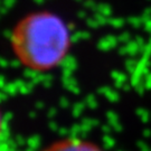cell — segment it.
<instances>
[{"instance_id": "obj_1", "label": "cell", "mask_w": 151, "mask_h": 151, "mask_svg": "<svg viewBox=\"0 0 151 151\" xmlns=\"http://www.w3.org/2000/svg\"><path fill=\"white\" fill-rule=\"evenodd\" d=\"M10 47L24 67L36 72L50 70L68 54L70 30L60 17L49 11L32 12L14 27Z\"/></svg>"}, {"instance_id": "obj_2", "label": "cell", "mask_w": 151, "mask_h": 151, "mask_svg": "<svg viewBox=\"0 0 151 151\" xmlns=\"http://www.w3.org/2000/svg\"><path fill=\"white\" fill-rule=\"evenodd\" d=\"M43 151H104L102 148L82 139L76 138H66L60 139L50 143L48 147H46Z\"/></svg>"}, {"instance_id": "obj_3", "label": "cell", "mask_w": 151, "mask_h": 151, "mask_svg": "<svg viewBox=\"0 0 151 151\" xmlns=\"http://www.w3.org/2000/svg\"><path fill=\"white\" fill-rule=\"evenodd\" d=\"M2 123H4V118H2L1 112H0V133H1V130H2Z\"/></svg>"}]
</instances>
